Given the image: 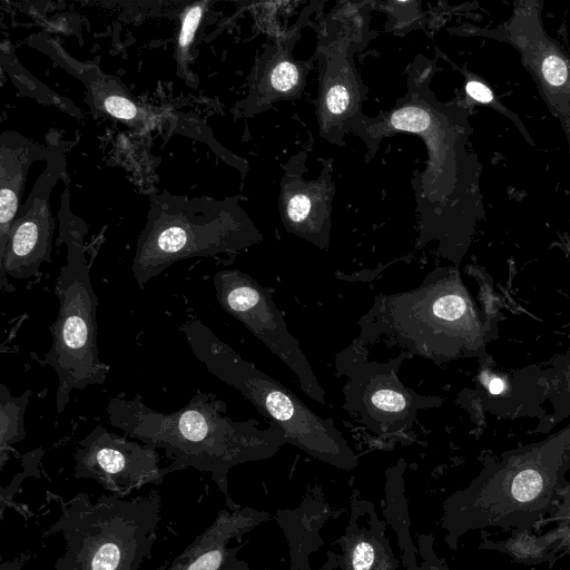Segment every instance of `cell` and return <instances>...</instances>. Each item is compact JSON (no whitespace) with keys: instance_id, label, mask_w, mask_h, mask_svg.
I'll use <instances>...</instances> for the list:
<instances>
[{"instance_id":"obj_6","label":"cell","mask_w":570,"mask_h":570,"mask_svg":"<svg viewBox=\"0 0 570 570\" xmlns=\"http://www.w3.org/2000/svg\"><path fill=\"white\" fill-rule=\"evenodd\" d=\"M160 510L161 499L155 491L95 500L77 494L52 524L65 543L53 570H139L151 553Z\"/></svg>"},{"instance_id":"obj_16","label":"cell","mask_w":570,"mask_h":570,"mask_svg":"<svg viewBox=\"0 0 570 570\" xmlns=\"http://www.w3.org/2000/svg\"><path fill=\"white\" fill-rule=\"evenodd\" d=\"M361 102L360 82L348 59L336 53L328 58L324 72L320 120L324 134H331L334 127L353 125Z\"/></svg>"},{"instance_id":"obj_12","label":"cell","mask_w":570,"mask_h":570,"mask_svg":"<svg viewBox=\"0 0 570 570\" xmlns=\"http://www.w3.org/2000/svg\"><path fill=\"white\" fill-rule=\"evenodd\" d=\"M539 365H530L512 375L495 371L491 357L481 361L478 386L463 391L458 403L470 413L491 412L504 417L544 416L546 397L538 382Z\"/></svg>"},{"instance_id":"obj_30","label":"cell","mask_w":570,"mask_h":570,"mask_svg":"<svg viewBox=\"0 0 570 570\" xmlns=\"http://www.w3.org/2000/svg\"><path fill=\"white\" fill-rule=\"evenodd\" d=\"M419 570H421V569H419Z\"/></svg>"},{"instance_id":"obj_21","label":"cell","mask_w":570,"mask_h":570,"mask_svg":"<svg viewBox=\"0 0 570 570\" xmlns=\"http://www.w3.org/2000/svg\"><path fill=\"white\" fill-rule=\"evenodd\" d=\"M13 50L8 42L1 45V67L10 76L16 87L23 94L38 101L55 106L60 110L71 114L77 118L81 117V111L76 108L72 101L59 96L50 90L39 80L33 78L17 60Z\"/></svg>"},{"instance_id":"obj_23","label":"cell","mask_w":570,"mask_h":570,"mask_svg":"<svg viewBox=\"0 0 570 570\" xmlns=\"http://www.w3.org/2000/svg\"><path fill=\"white\" fill-rule=\"evenodd\" d=\"M543 52L541 56L535 57L532 65L537 76L541 79L543 89L561 90L564 88L570 91V70L563 60L562 56L551 49L549 43L543 38L542 42Z\"/></svg>"},{"instance_id":"obj_25","label":"cell","mask_w":570,"mask_h":570,"mask_svg":"<svg viewBox=\"0 0 570 570\" xmlns=\"http://www.w3.org/2000/svg\"><path fill=\"white\" fill-rule=\"evenodd\" d=\"M547 522H554L561 531V551L570 553V482L563 489L556 509Z\"/></svg>"},{"instance_id":"obj_13","label":"cell","mask_w":570,"mask_h":570,"mask_svg":"<svg viewBox=\"0 0 570 570\" xmlns=\"http://www.w3.org/2000/svg\"><path fill=\"white\" fill-rule=\"evenodd\" d=\"M32 46L45 51L59 66L79 79L87 90L88 104L100 116L111 117L137 129H147L150 114L136 100L117 78L106 75L97 66L72 58L53 39L36 37Z\"/></svg>"},{"instance_id":"obj_26","label":"cell","mask_w":570,"mask_h":570,"mask_svg":"<svg viewBox=\"0 0 570 570\" xmlns=\"http://www.w3.org/2000/svg\"><path fill=\"white\" fill-rule=\"evenodd\" d=\"M433 538L431 535H421L419 538L420 552L422 556L421 570H444L442 561L436 557L433 549Z\"/></svg>"},{"instance_id":"obj_27","label":"cell","mask_w":570,"mask_h":570,"mask_svg":"<svg viewBox=\"0 0 570 570\" xmlns=\"http://www.w3.org/2000/svg\"><path fill=\"white\" fill-rule=\"evenodd\" d=\"M465 90L468 95L476 101L489 104L493 100L491 90L479 81H469L465 86Z\"/></svg>"},{"instance_id":"obj_17","label":"cell","mask_w":570,"mask_h":570,"mask_svg":"<svg viewBox=\"0 0 570 570\" xmlns=\"http://www.w3.org/2000/svg\"><path fill=\"white\" fill-rule=\"evenodd\" d=\"M342 554L338 562L342 570H396L397 560L387 538L384 524L376 520L371 527L350 522L338 539Z\"/></svg>"},{"instance_id":"obj_10","label":"cell","mask_w":570,"mask_h":570,"mask_svg":"<svg viewBox=\"0 0 570 570\" xmlns=\"http://www.w3.org/2000/svg\"><path fill=\"white\" fill-rule=\"evenodd\" d=\"M46 167L38 176L27 200L19 208L10 228L3 256L0 258V287L13 291L8 278L28 279L49 263L52 249L55 219L50 195L66 171L65 141L57 134H49Z\"/></svg>"},{"instance_id":"obj_4","label":"cell","mask_w":570,"mask_h":570,"mask_svg":"<svg viewBox=\"0 0 570 570\" xmlns=\"http://www.w3.org/2000/svg\"><path fill=\"white\" fill-rule=\"evenodd\" d=\"M261 235L237 199L153 194L131 272L140 289L177 262L234 253Z\"/></svg>"},{"instance_id":"obj_2","label":"cell","mask_w":570,"mask_h":570,"mask_svg":"<svg viewBox=\"0 0 570 570\" xmlns=\"http://www.w3.org/2000/svg\"><path fill=\"white\" fill-rule=\"evenodd\" d=\"M501 314L481 307L464 285L455 266L432 271L411 291L379 295L361 318L363 346L386 335L407 355L435 363L490 357L487 347L499 335Z\"/></svg>"},{"instance_id":"obj_14","label":"cell","mask_w":570,"mask_h":570,"mask_svg":"<svg viewBox=\"0 0 570 570\" xmlns=\"http://www.w3.org/2000/svg\"><path fill=\"white\" fill-rule=\"evenodd\" d=\"M269 515L253 508L220 511L215 521L174 559L166 570H222L237 549L227 544Z\"/></svg>"},{"instance_id":"obj_9","label":"cell","mask_w":570,"mask_h":570,"mask_svg":"<svg viewBox=\"0 0 570 570\" xmlns=\"http://www.w3.org/2000/svg\"><path fill=\"white\" fill-rule=\"evenodd\" d=\"M217 302L242 323L298 379L299 387L313 401L325 405V391L301 348L287 330L284 315L271 292L238 269H222L213 277Z\"/></svg>"},{"instance_id":"obj_18","label":"cell","mask_w":570,"mask_h":570,"mask_svg":"<svg viewBox=\"0 0 570 570\" xmlns=\"http://www.w3.org/2000/svg\"><path fill=\"white\" fill-rule=\"evenodd\" d=\"M480 547L507 554L520 564H552L561 552V531L558 527L537 534L530 529H513L507 539L493 541L483 538Z\"/></svg>"},{"instance_id":"obj_28","label":"cell","mask_w":570,"mask_h":570,"mask_svg":"<svg viewBox=\"0 0 570 570\" xmlns=\"http://www.w3.org/2000/svg\"><path fill=\"white\" fill-rule=\"evenodd\" d=\"M222 570H248V567L244 561L237 558L235 551Z\"/></svg>"},{"instance_id":"obj_24","label":"cell","mask_w":570,"mask_h":570,"mask_svg":"<svg viewBox=\"0 0 570 570\" xmlns=\"http://www.w3.org/2000/svg\"><path fill=\"white\" fill-rule=\"evenodd\" d=\"M207 2L200 1L189 6L183 16L181 26L177 40V70L183 77L186 72V63L188 59L189 48L194 41L196 31L199 27L202 17L206 10Z\"/></svg>"},{"instance_id":"obj_20","label":"cell","mask_w":570,"mask_h":570,"mask_svg":"<svg viewBox=\"0 0 570 570\" xmlns=\"http://www.w3.org/2000/svg\"><path fill=\"white\" fill-rule=\"evenodd\" d=\"M263 68V73L258 72L252 87L248 98H275L289 96L295 92L302 81L303 72L298 65L288 56L281 53L273 56Z\"/></svg>"},{"instance_id":"obj_7","label":"cell","mask_w":570,"mask_h":570,"mask_svg":"<svg viewBox=\"0 0 570 570\" xmlns=\"http://www.w3.org/2000/svg\"><path fill=\"white\" fill-rule=\"evenodd\" d=\"M58 218L60 239L67 249V262L56 282L59 309L50 326L52 342L42 363L52 367L57 374L56 407L57 413L62 414L72 391L104 384L110 367L99 356V302L85 255L83 238L87 227L72 215L67 197L61 199Z\"/></svg>"},{"instance_id":"obj_15","label":"cell","mask_w":570,"mask_h":570,"mask_svg":"<svg viewBox=\"0 0 570 570\" xmlns=\"http://www.w3.org/2000/svg\"><path fill=\"white\" fill-rule=\"evenodd\" d=\"M47 156V145L16 130H4L0 136V258L21 207L29 169L35 161L46 160Z\"/></svg>"},{"instance_id":"obj_11","label":"cell","mask_w":570,"mask_h":570,"mask_svg":"<svg viewBox=\"0 0 570 570\" xmlns=\"http://www.w3.org/2000/svg\"><path fill=\"white\" fill-rule=\"evenodd\" d=\"M157 450L98 424L78 442L75 476L95 480L112 494L127 497L145 485L160 484L169 473L167 466H160Z\"/></svg>"},{"instance_id":"obj_3","label":"cell","mask_w":570,"mask_h":570,"mask_svg":"<svg viewBox=\"0 0 570 570\" xmlns=\"http://www.w3.org/2000/svg\"><path fill=\"white\" fill-rule=\"evenodd\" d=\"M570 423L546 439L488 454L470 484L444 503L443 527L454 548L472 530L530 529L556 509L569 481Z\"/></svg>"},{"instance_id":"obj_19","label":"cell","mask_w":570,"mask_h":570,"mask_svg":"<svg viewBox=\"0 0 570 570\" xmlns=\"http://www.w3.org/2000/svg\"><path fill=\"white\" fill-rule=\"evenodd\" d=\"M538 382L551 407L544 421L551 429L570 417V348L539 365Z\"/></svg>"},{"instance_id":"obj_5","label":"cell","mask_w":570,"mask_h":570,"mask_svg":"<svg viewBox=\"0 0 570 570\" xmlns=\"http://www.w3.org/2000/svg\"><path fill=\"white\" fill-rule=\"evenodd\" d=\"M179 330L206 370L250 401L288 443L340 469L357 465V456L331 419L321 417L291 390L244 360L200 320L190 318Z\"/></svg>"},{"instance_id":"obj_22","label":"cell","mask_w":570,"mask_h":570,"mask_svg":"<svg viewBox=\"0 0 570 570\" xmlns=\"http://www.w3.org/2000/svg\"><path fill=\"white\" fill-rule=\"evenodd\" d=\"M31 394V390H26L21 395L14 396L3 383L0 385V452L2 464L11 446L26 436L24 414Z\"/></svg>"},{"instance_id":"obj_1","label":"cell","mask_w":570,"mask_h":570,"mask_svg":"<svg viewBox=\"0 0 570 570\" xmlns=\"http://www.w3.org/2000/svg\"><path fill=\"white\" fill-rule=\"evenodd\" d=\"M117 394L106 407L108 423L126 435L164 450L169 473L193 468L210 473L227 494L228 472L235 465L268 459L288 443L278 426L259 429L254 421H235L226 403L213 393L197 391L183 407L164 413Z\"/></svg>"},{"instance_id":"obj_29","label":"cell","mask_w":570,"mask_h":570,"mask_svg":"<svg viewBox=\"0 0 570 570\" xmlns=\"http://www.w3.org/2000/svg\"><path fill=\"white\" fill-rule=\"evenodd\" d=\"M338 562V556L334 554L332 559L321 570H331L334 563Z\"/></svg>"},{"instance_id":"obj_8","label":"cell","mask_w":570,"mask_h":570,"mask_svg":"<svg viewBox=\"0 0 570 570\" xmlns=\"http://www.w3.org/2000/svg\"><path fill=\"white\" fill-rule=\"evenodd\" d=\"M409 355L401 352L386 362L367 360V347L355 340L336 355L335 367L347 377L342 409L377 435L409 429L420 410L438 406L441 400L417 394L405 386L397 373Z\"/></svg>"}]
</instances>
